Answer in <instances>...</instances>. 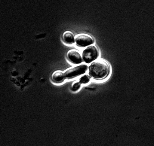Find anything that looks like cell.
Segmentation results:
<instances>
[{"label":"cell","mask_w":154,"mask_h":146,"mask_svg":"<svg viewBox=\"0 0 154 146\" xmlns=\"http://www.w3.org/2000/svg\"><path fill=\"white\" fill-rule=\"evenodd\" d=\"M89 73L93 78L100 79L105 78L108 74L109 68L108 63L102 60L93 62L89 66Z\"/></svg>","instance_id":"6da1fadb"},{"label":"cell","mask_w":154,"mask_h":146,"mask_svg":"<svg viewBox=\"0 0 154 146\" xmlns=\"http://www.w3.org/2000/svg\"><path fill=\"white\" fill-rule=\"evenodd\" d=\"M52 78L53 80L56 82H61L64 81L66 78L64 74L62 72L57 71L53 74Z\"/></svg>","instance_id":"52a82bcc"},{"label":"cell","mask_w":154,"mask_h":146,"mask_svg":"<svg viewBox=\"0 0 154 146\" xmlns=\"http://www.w3.org/2000/svg\"><path fill=\"white\" fill-rule=\"evenodd\" d=\"M67 57L69 60L75 64H79L82 62V57L80 52L75 50H69L67 53Z\"/></svg>","instance_id":"5b68a950"},{"label":"cell","mask_w":154,"mask_h":146,"mask_svg":"<svg viewBox=\"0 0 154 146\" xmlns=\"http://www.w3.org/2000/svg\"><path fill=\"white\" fill-rule=\"evenodd\" d=\"M88 69L87 65L81 64L68 70L64 73V75L68 79H72L85 73Z\"/></svg>","instance_id":"3957f363"},{"label":"cell","mask_w":154,"mask_h":146,"mask_svg":"<svg viewBox=\"0 0 154 146\" xmlns=\"http://www.w3.org/2000/svg\"><path fill=\"white\" fill-rule=\"evenodd\" d=\"M91 77L88 75H85L81 78L80 79V82L81 84H86L90 81Z\"/></svg>","instance_id":"ba28073f"},{"label":"cell","mask_w":154,"mask_h":146,"mask_svg":"<svg viewBox=\"0 0 154 146\" xmlns=\"http://www.w3.org/2000/svg\"><path fill=\"white\" fill-rule=\"evenodd\" d=\"M99 51L97 47L91 45L87 47L82 52V58L84 61L89 63L97 59L99 56Z\"/></svg>","instance_id":"7a4b0ae2"},{"label":"cell","mask_w":154,"mask_h":146,"mask_svg":"<svg viewBox=\"0 0 154 146\" xmlns=\"http://www.w3.org/2000/svg\"><path fill=\"white\" fill-rule=\"evenodd\" d=\"M75 41L77 45L82 47L92 45L94 42L91 36L84 34L77 35L75 38Z\"/></svg>","instance_id":"277c9868"},{"label":"cell","mask_w":154,"mask_h":146,"mask_svg":"<svg viewBox=\"0 0 154 146\" xmlns=\"http://www.w3.org/2000/svg\"><path fill=\"white\" fill-rule=\"evenodd\" d=\"M63 38L66 43L72 44L75 42V38L73 34L70 32H67L64 33L63 35Z\"/></svg>","instance_id":"8992f818"},{"label":"cell","mask_w":154,"mask_h":146,"mask_svg":"<svg viewBox=\"0 0 154 146\" xmlns=\"http://www.w3.org/2000/svg\"><path fill=\"white\" fill-rule=\"evenodd\" d=\"M81 86V84L80 82H78L75 83L72 87V90L75 91L79 90Z\"/></svg>","instance_id":"9c48e42d"}]
</instances>
